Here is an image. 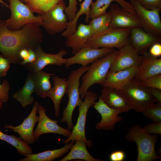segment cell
<instances>
[{"instance_id":"obj_6","label":"cell","mask_w":161,"mask_h":161,"mask_svg":"<svg viewBox=\"0 0 161 161\" xmlns=\"http://www.w3.org/2000/svg\"><path fill=\"white\" fill-rule=\"evenodd\" d=\"M130 29L110 27L103 32L93 35L84 47L95 48H116L118 49L129 42Z\"/></svg>"},{"instance_id":"obj_27","label":"cell","mask_w":161,"mask_h":161,"mask_svg":"<svg viewBox=\"0 0 161 161\" xmlns=\"http://www.w3.org/2000/svg\"><path fill=\"white\" fill-rule=\"evenodd\" d=\"M34 82L36 95L43 98L47 97V93L52 87L50 79L55 74L47 73L41 70L32 73Z\"/></svg>"},{"instance_id":"obj_13","label":"cell","mask_w":161,"mask_h":161,"mask_svg":"<svg viewBox=\"0 0 161 161\" xmlns=\"http://www.w3.org/2000/svg\"><path fill=\"white\" fill-rule=\"evenodd\" d=\"M37 112L39 114V120L37 126L34 131V135L36 141L39 137L44 134L54 133L62 135L68 138L71 131L63 128L58 124V120L49 118L46 114L47 109L43 106L39 104Z\"/></svg>"},{"instance_id":"obj_39","label":"cell","mask_w":161,"mask_h":161,"mask_svg":"<svg viewBox=\"0 0 161 161\" xmlns=\"http://www.w3.org/2000/svg\"><path fill=\"white\" fill-rule=\"evenodd\" d=\"M125 158V153L120 150H117L113 151L109 156V159L111 161H123Z\"/></svg>"},{"instance_id":"obj_12","label":"cell","mask_w":161,"mask_h":161,"mask_svg":"<svg viewBox=\"0 0 161 161\" xmlns=\"http://www.w3.org/2000/svg\"><path fill=\"white\" fill-rule=\"evenodd\" d=\"M34 51L36 56L35 61L26 66L30 73H36L41 71L49 64L61 66L65 64L67 61V59L64 58L67 53L65 50H61L55 54L47 53L43 51L40 45Z\"/></svg>"},{"instance_id":"obj_14","label":"cell","mask_w":161,"mask_h":161,"mask_svg":"<svg viewBox=\"0 0 161 161\" xmlns=\"http://www.w3.org/2000/svg\"><path fill=\"white\" fill-rule=\"evenodd\" d=\"M39 104L38 101L34 102L30 113L23 120L21 124L17 126L4 124V128L10 129L17 133L19 135L21 139L27 143L33 144L35 141L34 135V128L35 123L39 120V116H37L36 114Z\"/></svg>"},{"instance_id":"obj_26","label":"cell","mask_w":161,"mask_h":161,"mask_svg":"<svg viewBox=\"0 0 161 161\" xmlns=\"http://www.w3.org/2000/svg\"><path fill=\"white\" fill-rule=\"evenodd\" d=\"M35 91L34 83L32 73H30L27 75L23 87L15 92L13 97L23 107L25 108L34 103V98L32 95Z\"/></svg>"},{"instance_id":"obj_22","label":"cell","mask_w":161,"mask_h":161,"mask_svg":"<svg viewBox=\"0 0 161 161\" xmlns=\"http://www.w3.org/2000/svg\"><path fill=\"white\" fill-rule=\"evenodd\" d=\"M100 97L109 106L122 112H127L131 109L129 104L119 90L109 87H103Z\"/></svg>"},{"instance_id":"obj_7","label":"cell","mask_w":161,"mask_h":161,"mask_svg":"<svg viewBox=\"0 0 161 161\" xmlns=\"http://www.w3.org/2000/svg\"><path fill=\"white\" fill-rule=\"evenodd\" d=\"M10 17L5 21L7 28L11 30L21 29L31 23L38 24L41 26L42 18L40 14L35 16L28 6L19 0H9Z\"/></svg>"},{"instance_id":"obj_35","label":"cell","mask_w":161,"mask_h":161,"mask_svg":"<svg viewBox=\"0 0 161 161\" xmlns=\"http://www.w3.org/2000/svg\"><path fill=\"white\" fill-rule=\"evenodd\" d=\"M140 4L148 10L161 9V0H138Z\"/></svg>"},{"instance_id":"obj_3","label":"cell","mask_w":161,"mask_h":161,"mask_svg":"<svg viewBox=\"0 0 161 161\" xmlns=\"http://www.w3.org/2000/svg\"><path fill=\"white\" fill-rule=\"evenodd\" d=\"M126 137L128 141L135 142L137 145V161H153L161 158L155 151V144L158 139L156 134L152 135L136 124L129 128Z\"/></svg>"},{"instance_id":"obj_1","label":"cell","mask_w":161,"mask_h":161,"mask_svg":"<svg viewBox=\"0 0 161 161\" xmlns=\"http://www.w3.org/2000/svg\"><path fill=\"white\" fill-rule=\"evenodd\" d=\"M39 24L31 23L21 29L11 30L7 27L5 21L0 20V52L12 63L23 61L19 52L24 49L34 50L43 41V35Z\"/></svg>"},{"instance_id":"obj_42","label":"cell","mask_w":161,"mask_h":161,"mask_svg":"<svg viewBox=\"0 0 161 161\" xmlns=\"http://www.w3.org/2000/svg\"><path fill=\"white\" fill-rule=\"evenodd\" d=\"M151 95L156 100V102L161 103V89L148 88Z\"/></svg>"},{"instance_id":"obj_5","label":"cell","mask_w":161,"mask_h":161,"mask_svg":"<svg viewBox=\"0 0 161 161\" xmlns=\"http://www.w3.org/2000/svg\"><path fill=\"white\" fill-rule=\"evenodd\" d=\"M119 90L128 103L131 109L137 112H142L147 107L156 102L148 88L134 78Z\"/></svg>"},{"instance_id":"obj_9","label":"cell","mask_w":161,"mask_h":161,"mask_svg":"<svg viewBox=\"0 0 161 161\" xmlns=\"http://www.w3.org/2000/svg\"><path fill=\"white\" fill-rule=\"evenodd\" d=\"M66 7L64 2L57 4L41 15L43 27L51 35L62 33L66 28L68 19L64 13Z\"/></svg>"},{"instance_id":"obj_40","label":"cell","mask_w":161,"mask_h":161,"mask_svg":"<svg viewBox=\"0 0 161 161\" xmlns=\"http://www.w3.org/2000/svg\"><path fill=\"white\" fill-rule=\"evenodd\" d=\"M149 49L148 52L152 56L157 58L161 56L160 43H157L153 44Z\"/></svg>"},{"instance_id":"obj_41","label":"cell","mask_w":161,"mask_h":161,"mask_svg":"<svg viewBox=\"0 0 161 161\" xmlns=\"http://www.w3.org/2000/svg\"><path fill=\"white\" fill-rule=\"evenodd\" d=\"M29 55L27 59L22 61L20 64L21 65H24L27 63H31L35 61L36 58L35 53L34 50L32 49L28 50Z\"/></svg>"},{"instance_id":"obj_23","label":"cell","mask_w":161,"mask_h":161,"mask_svg":"<svg viewBox=\"0 0 161 161\" xmlns=\"http://www.w3.org/2000/svg\"><path fill=\"white\" fill-rule=\"evenodd\" d=\"M52 78L53 86L48 92L47 96L53 102L55 115L56 118H58L60 114L61 102L66 94L68 80L66 78H61L55 75Z\"/></svg>"},{"instance_id":"obj_2","label":"cell","mask_w":161,"mask_h":161,"mask_svg":"<svg viewBox=\"0 0 161 161\" xmlns=\"http://www.w3.org/2000/svg\"><path fill=\"white\" fill-rule=\"evenodd\" d=\"M118 53V50L114 49L104 57L97 59L89 66L82 77V84L79 89L82 99L85 98L92 86L96 83L102 85Z\"/></svg>"},{"instance_id":"obj_15","label":"cell","mask_w":161,"mask_h":161,"mask_svg":"<svg viewBox=\"0 0 161 161\" xmlns=\"http://www.w3.org/2000/svg\"><path fill=\"white\" fill-rule=\"evenodd\" d=\"M114 48H93L84 47L72 57L67 59L65 66L67 68L71 66L78 64L86 66L97 59L102 58L113 51Z\"/></svg>"},{"instance_id":"obj_25","label":"cell","mask_w":161,"mask_h":161,"mask_svg":"<svg viewBox=\"0 0 161 161\" xmlns=\"http://www.w3.org/2000/svg\"><path fill=\"white\" fill-rule=\"evenodd\" d=\"M113 1L117 2L125 10L135 13L130 3L125 0H96L95 2L92 1L91 4L89 18H94L106 12L107 9Z\"/></svg>"},{"instance_id":"obj_11","label":"cell","mask_w":161,"mask_h":161,"mask_svg":"<svg viewBox=\"0 0 161 161\" xmlns=\"http://www.w3.org/2000/svg\"><path fill=\"white\" fill-rule=\"evenodd\" d=\"M118 50V53L109 72H116L132 67H138L141 65L142 55H139L129 42Z\"/></svg>"},{"instance_id":"obj_20","label":"cell","mask_w":161,"mask_h":161,"mask_svg":"<svg viewBox=\"0 0 161 161\" xmlns=\"http://www.w3.org/2000/svg\"><path fill=\"white\" fill-rule=\"evenodd\" d=\"M93 35L89 24H80L73 33L66 38V45L72 49V54L75 55L84 47Z\"/></svg>"},{"instance_id":"obj_8","label":"cell","mask_w":161,"mask_h":161,"mask_svg":"<svg viewBox=\"0 0 161 161\" xmlns=\"http://www.w3.org/2000/svg\"><path fill=\"white\" fill-rule=\"evenodd\" d=\"M97 95L92 91L88 90L85 99L79 106V115L76 123L74 126L70 136L63 141L67 144L71 141L76 140L84 142L89 147H92V143L91 140H87L85 132L86 117L89 109L92 106L97 99Z\"/></svg>"},{"instance_id":"obj_44","label":"cell","mask_w":161,"mask_h":161,"mask_svg":"<svg viewBox=\"0 0 161 161\" xmlns=\"http://www.w3.org/2000/svg\"><path fill=\"white\" fill-rule=\"evenodd\" d=\"M0 3L3 4L5 7L8 8L9 5L7 4L3 0H0Z\"/></svg>"},{"instance_id":"obj_34","label":"cell","mask_w":161,"mask_h":161,"mask_svg":"<svg viewBox=\"0 0 161 161\" xmlns=\"http://www.w3.org/2000/svg\"><path fill=\"white\" fill-rule=\"evenodd\" d=\"M68 5L66 7L64 10L69 21H72L74 18L78 11L77 0H68Z\"/></svg>"},{"instance_id":"obj_18","label":"cell","mask_w":161,"mask_h":161,"mask_svg":"<svg viewBox=\"0 0 161 161\" xmlns=\"http://www.w3.org/2000/svg\"><path fill=\"white\" fill-rule=\"evenodd\" d=\"M143 28H131L129 42L139 54H142L153 44L160 43L161 38L143 30Z\"/></svg>"},{"instance_id":"obj_33","label":"cell","mask_w":161,"mask_h":161,"mask_svg":"<svg viewBox=\"0 0 161 161\" xmlns=\"http://www.w3.org/2000/svg\"><path fill=\"white\" fill-rule=\"evenodd\" d=\"M140 81L147 88L161 89V74L151 76Z\"/></svg>"},{"instance_id":"obj_36","label":"cell","mask_w":161,"mask_h":161,"mask_svg":"<svg viewBox=\"0 0 161 161\" xmlns=\"http://www.w3.org/2000/svg\"><path fill=\"white\" fill-rule=\"evenodd\" d=\"M10 86L7 80H4L1 84H0V100L2 102H6L9 99V92Z\"/></svg>"},{"instance_id":"obj_32","label":"cell","mask_w":161,"mask_h":161,"mask_svg":"<svg viewBox=\"0 0 161 161\" xmlns=\"http://www.w3.org/2000/svg\"><path fill=\"white\" fill-rule=\"evenodd\" d=\"M142 113L154 122L161 123V103H154L147 107Z\"/></svg>"},{"instance_id":"obj_45","label":"cell","mask_w":161,"mask_h":161,"mask_svg":"<svg viewBox=\"0 0 161 161\" xmlns=\"http://www.w3.org/2000/svg\"><path fill=\"white\" fill-rule=\"evenodd\" d=\"M3 103L0 100V109L2 107Z\"/></svg>"},{"instance_id":"obj_17","label":"cell","mask_w":161,"mask_h":161,"mask_svg":"<svg viewBox=\"0 0 161 161\" xmlns=\"http://www.w3.org/2000/svg\"><path fill=\"white\" fill-rule=\"evenodd\" d=\"M109 11L112 16L110 27L129 28H142L141 23L136 13L127 11L117 3L111 5Z\"/></svg>"},{"instance_id":"obj_43","label":"cell","mask_w":161,"mask_h":161,"mask_svg":"<svg viewBox=\"0 0 161 161\" xmlns=\"http://www.w3.org/2000/svg\"><path fill=\"white\" fill-rule=\"evenodd\" d=\"M29 55L28 50L24 49H22L19 52V56L22 60H24L27 59Z\"/></svg>"},{"instance_id":"obj_30","label":"cell","mask_w":161,"mask_h":161,"mask_svg":"<svg viewBox=\"0 0 161 161\" xmlns=\"http://www.w3.org/2000/svg\"><path fill=\"white\" fill-rule=\"evenodd\" d=\"M112 16L109 11L89 21L90 26L93 35L103 32L111 27Z\"/></svg>"},{"instance_id":"obj_10","label":"cell","mask_w":161,"mask_h":161,"mask_svg":"<svg viewBox=\"0 0 161 161\" xmlns=\"http://www.w3.org/2000/svg\"><path fill=\"white\" fill-rule=\"evenodd\" d=\"M130 3L137 16L142 28L146 32L157 37L161 36V10H148L143 7L138 0H130Z\"/></svg>"},{"instance_id":"obj_38","label":"cell","mask_w":161,"mask_h":161,"mask_svg":"<svg viewBox=\"0 0 161 161\" xmlns=\"http://www.w3.org/2000/svg\"><path fill=\"white\" fill-rule=\"evenodd\" d=\"M11 63L10 60L0 55V77L4 76L7 74Z\"/></svg>"},{"instance_id":"obj_28","label":"cell","mask_w":161,"mask_h":161,"mask_svg":"<svg viewBox=\"0 0 161 161\" xmlns=\"http://www.w3.org/2000/svg\"><path fill=\"white\" fill-rule=\"evenodd\" d=\"M75 143L70 149L69 153L61 159L60 161H68L79 159L86 161H102L93 157L88 151L86 143L79 140L75 141Z\"/></svg>"},{"instance_id":"obj_48","label":"cell","mask_w":161,"mask_h":161,"mask_svg":"<svg viewBox=\"0 0 161 161\" xmlns=\"http://www.w3.org/2000/svg\"></svg>"},{"instance_id":"obj_37","label":"cell","mask_w":161,"mask_h":161,"mask_svg":"<svg viewBox=\"0 0 161 161\" xmlns=\"http://www.w3.org/2000/svg\"><path fill=\"white\" fill-rule=\"evenodd\" d=\"M145 132L150 134L161 135V123L154 122L145 124L143 128Z\"/></svg>"},{"instance_id":"obj_24","label":"cell","mask_w":161,"mask_h":161,"mask_svg":"<svg viewBox=\"0 0 161 161\" xmlns=\"http://www.w3.org/2000/svg\"><path fill=\"white\" fill-rule=\"evenodd\" d=\"M71 141L63 147L58 149L45 151L37 154H28L19 161H52L62 157L68 152L74 144Z\"/></svg>"},{"instance_id":"obj_19","label":"cell","mask_w":161,"mask_h":161,"mask_svg":"<svg viewBox=\"0 0 161 161\" xmlns=\"http://www.w3.org/2000/svg\"><path fill=\"white\" fill-rule=\"evenodd\" d=\"M142 55V62L138 67L135 79L141 81L151 76L161 74V58L154 57L147 51Z\"/></svg>"},{"instance_id":"obj_29","label":"cell","mask_w":161,"mask_h":161,"mask_svg":"<svg viewBox=\"0 0 161 161\" xmlns=\"http://www.w3.org/2000/svg\"><path fill=\"white\" fill-rule=\"evenodd\" d=\"M0 140L14 146L19 154L25 157L33 153L32 150L29 144L14 135L6 134L0 130Z\"/></svg>"},{"instance_id":"obj_46","label":"cell","mask_w":161,"mask_h":161,"mask_svg":"<svg viewBox=\"0 0 161 161\" xmlns=\"http://www.w3.org/2000/svg\"><path fill=\"white\" fill-rule=\"evenodd\" d=\"M20 1H22V2H23L24 3H26V1L27 0H19Z\"/></svg>"},{"instance_id":"obj_47","label":"cell","mask_w":161,"mask_h":161,"mask_svg":"<svg viewBox=\"0 0 161 161\" xmlns=\"http://www.w3.org/2000/svg\"><path fill=\"white\" fill-rule=\"evenodd\" d=\"M7 0V1H9V0Z\"/></svg>"},{"instance_id":"obj_4","label":"cell","mask_w":161,"mask_h":161,"mask_svg":"<svg viewBox=\"0 0 161 161\" xmlns=\"http://www.w3.org/2000/svg\"><path fill=\"white\" fill-rule=\"evenodd\" d=\"M89 68L88 66H82L73 71L68 77L66 94L68 98V102L63 112L61 123H66L67 129L69 130L72 129L74 126L72 117L74 110L83 102L79 93L80 80Z\"/></svg>"},{"instance_id":"obj_31","label":"cell","mask_w":161,"mask_h":161,"mask_svg":"<svg viewBox=\"0 0 161 161\" xmlns=\"http://www.w3.org/2000/svg\"><path fill=\"white\" fill-rule=\"evenodd\" d=\"M64 0H27L26 4L33 12L44 13Z\"/></svg>"},{"instance_id":"obj_16","label":"cell","mask_w":161,"mask_h":161,"mask_svg":"<svg viewBox=\"0 0 161 161\" xmlns=\"http://www.w3.org/2000/svg\"><path fill=\"white\" fill-rule=\"evenodd\" d=\"M92 106L101 117L100 122L95 125L97 130L108 131L113 129L116 123L123 119L122 117L119 115L122 113L121 111L109 106L100 97L98 101L95 102Z\"/></svg>"},{"instance_id":"obj_21","label":"cell","mask_w":161,"mask_h":161,"mask_svg":"<svg viewBox=\"0 0 161 161\" xmlns=\"http://www.w3.org/2000/svg\"><path fill=\"white\" fill-rule=\"evenodd\" d=\"M138 67H132L115 72L109 71L101 86L103 87H109L120 90L126 83L134 78Z\"/></svg>"}]
</instances>
